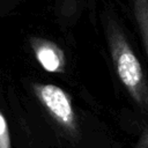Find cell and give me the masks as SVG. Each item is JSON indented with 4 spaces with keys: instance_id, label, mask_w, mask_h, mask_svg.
<instances>
[{
    "instance_id": "obj_1",
    "label": "cell",
    "mask_w": 148,
    "mask_h": 148,
    "mask_svg": "<svg viewBox=\"0 0 148 148\" xmlns=\"http://www.w3.org/2000/svg\"><path fill=\"white\" fill-rule=\"evenodd\" d=\"M106 36L111 58L119 80L135 103L148 116V84L140 61L126 36L117 24H109Z\"/></svg>"
},
{
    "instance_id": "obj_2",
    "label": "cell",
    "mask_w": 148,
    "mask_h": 148,
    "mask_svg": "<svg viewBox=\"0 0 148 148\" xmlns=\"http://www.w3.org/2000/svg\"><path fill=\"white\" fill-rule=\"evenodd\" d=\"M32 88L38 101L52 118L66 130L75 132L76 118L68 94L60 87L50 83H35Z\"/></svg>"
},
{
    "instance_id": "obj_3",
    "label": "cell",
    "mask_w": 148,
    "mask_h": 148,
    "mask_svg": "<svg viewBox=\"0 0 148 148\" xmlns=\"http://www.w3.org/2000/svg\"><path fill=\"white\" fill-rule=\"evenodd\" d=\"M31 49L38 64L50 73H64L66 59L62 50L52 40L32 37L30 39Z\"/></svg>"
},
{
    "instance_id": "obj_4",
    "label": "cell",
    "mask_w": 148,
    "mask_h": 148,
    "mask_svg": "<svg viewBox=\"0 0 148 148\" xmlns=\"http://www.w3.org/2000/svg\"><path fill=\"white\" fill-rule=\"evenodd\" d=\"M133 10L148 54V0H133Z\"/></svg>"
},
{
    "instance_id": "obj_5",
    "label": "cell",
    "mask_w": 148,
    "mask_h": 148,
    "mask_svg": "<svg viewBox=\"0 0 148 148\" xmlns=\"http://www.w3.org/2000/svg\"><path fill=\"white\" fill-rule=\"evenodd\" d=\"M0 148H12L8 124L1 111H0Z\"/></svg>"
},
{
    "instance_id": "obj_6",
    "label": "cell",
    "mask_w": 148,
    "mask_h": 148,
    "mask_svg": "<svg viewBox=\"0 0 148 148\" xmlns=\"http://www.w3.org/2000/svg\"><path fill=\"white\" fill-rule=\"evenodd\" d=\"M136 148H148V127L142 132L140 139L138 140Z\"/></svg>"
}]
</instances>
